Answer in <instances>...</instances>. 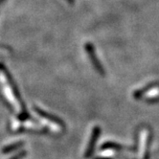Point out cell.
<instances>
[{"label":"cell","mask_w":159,"mask_h":159,"mask_svg":"<svg viewBox=\"0 0 159 159\" xmlns=\"http://www.w3.org/2000/svg\"><path fill=\"white\" fill-rule=\"evenodd\" d=\"M85 51H86V53H87V55H88V57H89L90 61H91L92 65H93V67L95 68V70H96L99 74H101V75H105V69H104L103 65H102L100 60L97 58L93 44L87 42V43L85 44Z\"/></svg>","instance_id":"1"},{"label":"cell","mask_w":159,"mask_h":159,"mask_svg":"<svg viewBox=\"0 0 159 159\" xmlns=\"http://www.w3.org/2000/svg\"><path fill=\"white\" fill-rule=\"evenodd\" d=\"M100 134H101L100 127H95L92 130V134H91V136H90V140H89V143L87 145V149L84 152V158H90L92 156V154L94 152L96 142L99 138Z\"/></svg>","instance_id":"2"},{"label":"cell","mask_w":159,"mask_h":159,"mask_svg":"<svg viewBox=\"0 0 159 159\" xmlns=\"http://www.w3.org/2000/svg\"><path fill=\"white\" fill-rule=\"evenodd\" d=\"M148 146H149V131L143 130L141 135V154H140L143 157V159H149Z\"/></svg>","instance_id":"3"},{"label":"cell","mask_w":159,"mask_h":159,"mask_svg":"<svg viewBox=\"0 0 159 159\" xmlns=\"http://www.w3.org/2000/svg\"><path fill=\"white\" fill-rule=\"evenodd\" d=\"M157 86V84L156 83H152V84H148L147 86L139 89V90H136V91H134L133 93V97L135 99H141L145 94H147L148 92H150L151 90H152L154 87Z\"/></svg>","instance_id":"4"},{"label":"cell","mask_w":159,"mask_h":159,"mask_svg":"<svg viewBox=\"0 0 159 159\" xmlns=\"http://www.w3.org/2000/svg\"><path fill=\"white\" fill-rule=\"evenodd\" d=\"M101 149L102 150H118V151H121V150H125V149H129V148H126L123 145H120V144H117L114 142H107V143L103 144Z\"/></svg>","instance_id":"5"},{"label":"cell","mask_w":159,"mask_h":159,"mask_svg":"<svg viewBox=\"0 0 159 159\" xmlns=\"http://www.w3.org/2000/svg\"><path fill=\"white\" fill-rule=\"evenodd\" d=\"M37 111L39 113V114H40L42 117L48 119L49 121L53 122L54 124L58 125V126H60V127H63V122H62L61 120H60L59 118H57V117H55V116H52V115L48 114V113L44 112V111H42V110H40V109H37Z\"/></svg>","instance_id":"6"},{"label":"cell","mask_w":159,"mask_h":159,"mask_svg":"<svg viewBox=\"0 0 159 159\" xmlns=\"http://www.w3.org/2000/svg\"><path fill=\"white\" fill-rule=\"evenodd\" d=\"M65 1H67L68 3H69V4H74V0H65Z\"/></svg>","instance_id":"7"}]
</instances>
